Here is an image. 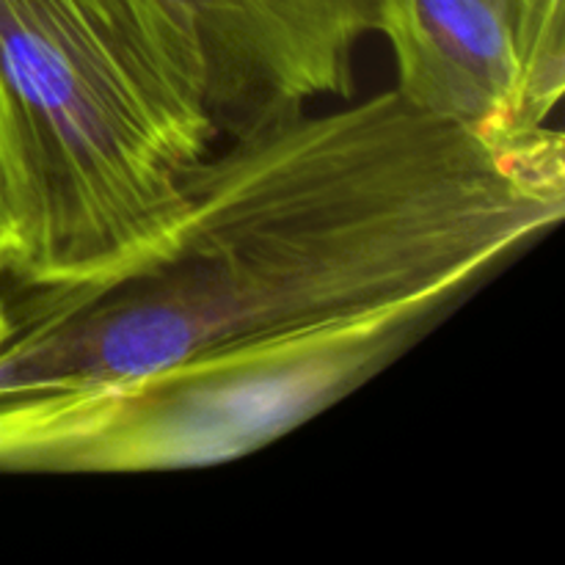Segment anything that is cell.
I'll list each match as a JSON object with an SVG mask.
<instances>
[{"label":"cell","instance_id":"cell-1","mask_svg":"<svg viewBox=\"0 0 565 565\" xmlns=\"http://www.w3.org/2000/svg\"><path fill=\"white\" fill-rule=\"evenodd\" d=\"M174 224L81 285L3 301L0 397L116 384L207 348L469 292L565 215L563 132H483L395 86L226 132Z\"/></svg>","mask_w":565,"mask_h":565},{"label":"cell","instance_id":"cell-2","mask_svg":"<svg viewBox=\"0 0 565 565\" xmlns=\"http://www.w3.org/2000/svg\"><path fill=\"white\" fill-rule=\"evenodd\" d=\"M0 136L20 285H81L147 252L213 149L202 72L138 0H0Z\"/></svg>","mask_w":565,"mask_h":565},{"label":"cell","instance_id":"cell-3","mask_svg":"<svg viewBox=\"0 0 565 565\" xmlns=\"http://www.w3.org/2000/svg\"><path fill=\"white\" fill-rule=\"evenodd\" d=\"M463 292L207 348L169 367L0 397V472L138 475L237 461L367 384Z\"/></svg>","mask_w":565,"mask_h":565},{"label":"cell","instance_id":"cell-4","mask_svg":"<svg viewBox=\"0 0 565 565\" xmlns=\"http://www.w3.org/2000/svg\"><path fill=\"white\" fill-rule=\"evenodd\" d=\"M210 88L215 130L279 105L353 92V55L379 0H138Z\"/></svg>","mask_w":565,"mask_h":565},{"label":"cell","instance_id":"cell-5","mask_svg":"<svg viewBox=\"0 0 565 565\" xmlns=\"http://www.w3.org/2000/svg\"><path fill=\"white\" fill-rule=\"evenodd\" d=\"M379 33L408 103L483 132H508L516 92L508 0H379Z\"/></svg>","mask_w":565,"mask_h":565},{"label":"cell","instance_id":"cell-6","mask_svg":"<svg viewBox=\"0 0 565 565\" xmlns=\"http://www.w3.org/2000/svg\"><path fill=\"white\" fill-rule=\"evenodd\" d=\"M516 50L511 130L544 127L565 88V0H508Z\"/></svg>","mask_w":565,"mask_h":565},{"label":"cell","instance_id":"cell-7","mask_svg":"<svg viewBox=\"0 0 565 565\" xmlns=\"http://www.w3.org/2000/svg\"><path fill=\"white\" fill-rule=\"evenodd\" d=\"M20 254H22L20 226H17L14 199H11V182H9V166H6L3 136H0V276L14 274L17 263H20Z\"/></svg>","mask_w":565,"mask_h":565},{"label":"cell","instance_id":"cell-8","mask_svg":"<svg viewBox=\"0 0 565 565\" xmlns=\"http://www.w3.org/2000/svg\"><path fill=\"white\" fill-rule=\"evenodd\" d=\"M6 331V309H3V301H0V337H3Z\"/></svg>","mask_w":565,"mask_h":565}]
</instances>
